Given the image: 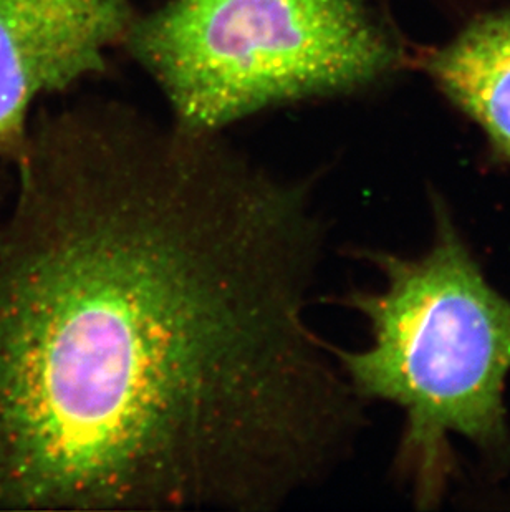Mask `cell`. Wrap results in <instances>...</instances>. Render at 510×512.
I'll list each match as a JSON object with an SVG mask.
<instances>
[{
  "label": "cell",
  "instance_id": "5b68a950",
  "mask_svg": "<svg viewBox=\"0 0 510 512\" xmlns=\"http://www.w3.org/2000/svg\"><path fill=\"white\" fill-rule=\"evenodd\" d=\"M431 72L510 161V12L472 22L433 58Z\"/></svg>",
  "mask_w": 510,
  "mask_h": 512
},
{
  "label": "cell",
  "instance_id": "277c9868",
  "mask_svg": "<svg viewBox=\"0 0 510 512\" xmlns=\"http://www.w3.org/2000/svg\"><path fill=\"white\" fill-rule=\"evenodd\" d=\"M133 20L130 0H0V156L22 165L37 98L105 72Z\"/></svg>",
  "mask_w": 510,
  "mask_h": 512
},
{
  "label": "cell",
  "instance_id": "3957f363",
  "mask_svg": "<svg viewBox=\"0 0 510 512\" xmlns=\"http://www.w3.org/2000/svg\"><path fill=\"white\" fill-rule=\"evenodd\" d=\"M123 45L194 133L361 87L391 60L357 0H168Z\"/></svg>",
  "mask_w": 510,
  "mask_h": 512
},
{
  "label": "cell",
  "instance_id": "6da1fadb",
  "mask_svg": "<svg viewBox=\"0 0 510 512\" xmlns=\"http://www.w3.org/2000/svg\"><path fill=\"white\" fill-rule=\"evenodd\" d=\"M0 236V506L274 512L360 398L307 322L312 183L87 102L30 135Z\"/></svg>",
  "mask_w": 510,
  "mask_h": 512
},
{
  "label": "cell",
  "instance_id": "7a4b0ae2",
  "mask_svg": "<svg viewBox=\"0 0 510 512\" xmlns=\"http://www.w3.org/2000/svg\"><path fill=\"white\" fill-rule=\"evenodd\" d=\"M434 214L433 246L423 256L365 252L386 287L353 292L345 304L365 315L373 340L360 352L333 348L360 400L405 408L400 466L423 506L446 488L449 435L491 456L510 450V300L486 281L448 209L436 203Z\"/></svg>",
  "mask_w": 510,
  "mask_h": 512
}]
</instances>
